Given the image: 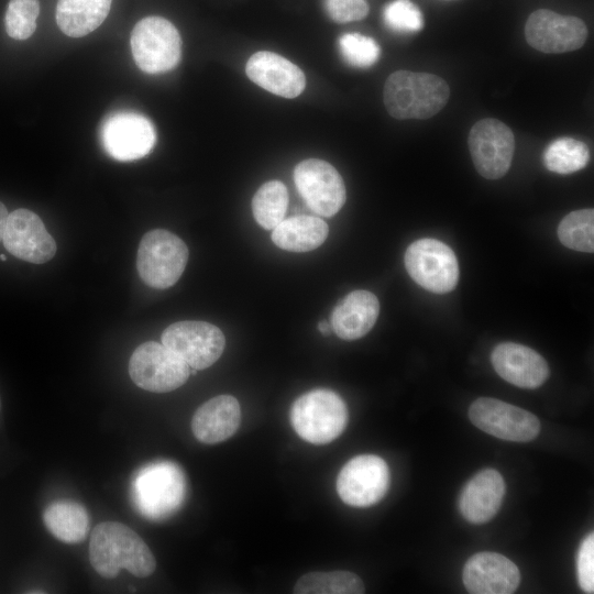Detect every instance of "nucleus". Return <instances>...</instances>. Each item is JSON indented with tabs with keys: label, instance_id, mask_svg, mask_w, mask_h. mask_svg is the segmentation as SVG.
I'll return each mask as SVG.
<instances>
[{
	"label": "nucleus",
	"instance_id": "nucleus-1",
	"mask_svg": "<svg viewBox=\"0 0 594 594\" xmlns=\"http://www.w3.org/2000/svg\"><path fill=\"white\" fill-rule=\"evenodd\" d=\"M89 560L105 579H114L121 569L138 578H146L156 568L155 558L143 539L118 521H103L94 528Z\"/></svg>",
	"mask_w": 594,
	"mask_h": 594
},
{
	"label": "nucleus",
	"instance_id": "nucleus-2",
	"mask_svg": "<svg viewBox=\"0 0 594 594\" xmlns=\"http://www.w3.org/2000/svg\"><path fill=\"white\" fill-rule=\"evenodd\" d=\"M384 105L395 119H428L448 102L450 89L441 77L410 70H397L384 85Z\"/></svg>",
	"mask_w": 594,
	"mask_h": 594
},
{
	"label": "nucleus",
	"instance_id": "nucleus-3",
	"mask_svg": "<svg viewBox=\"0 0 594 594\" xmlns=\"http://www.w3.org/2000/svg\"><path fill=\"white\" fill-rule=\"evenodd\" d=\"M132 492L135 506L144 517L164 519L182 506L186 495V477L175 462H153L138 471Z\"/></svg>",
	"mask_w": 594,
	"mask_h": 594
},
{
	"label": "nucleus",
	"instance_id": "nucleus-4",
	"mask_svg": "<svg viewBox=\"0 0 594 594\" xmlns=\"http://www.w3.org/2000/svg\"><path fill=\"white\" fill-rule=\"evenodd\" d=\"M296 433L312 444L336 440L348 424V408L336 392L316 388L298 397L289 413Z\"/></svg>",
	"mask_w": 594,
	"mask_h": 594
},
{
	"label": "nucleus",
	"instance_id": "nucleus-5",
	"mask_svg": "<svg viewBox=\"0 0 594 594\" xmlns=\"http://www.w3.org/2000/svg\"><path fill=\"white\" fill-rule=\"evenodd\" d=\"M188 256V248L179 237L164 229H154L140 241L136 270L147 286L166 289L180 278Z\"/></svg>",
	"mask_w": 594,
	"mask_h": 594
},
{
	"label": "nucleus",
	"instance_id": "nucleus-6",
	"mask_svg": "<svg viewBox=\"0 0 594 594\" xmlns=\"http://www.w3.org/2000/svg\"><path fill=\"white\" fill-rule=\"evenodd\" d=\"M130 44L136 66L147 74L168 72L180 61V35L175 25L162 16L140 20L132 30Z\"/></svg>",
	"mask_w": 594,
	"mask_h": 594
},
{
	"label": "nucleus",
	"instance_id": "nucleus-7",
	"mask_svg": "<svg viewBox=\"0 0 594 594\" xmlns=\"http://www.w3.org/2000/svg\"><path fill=\"white\" fill-rule=\"evenodd\" d=\"M129 374L142 389L168 393L187 382L190 367L163 343L148 341L133 351L129 361Z\"/></svg>",
	"mask_w": 594,
	"mask_h": 594
},
{
	"label": "nucleus",
	"instance_id": "nucleus-8",
	"mask_svg": "<svg viewBox=\"0 0 594 594\" xmlns=\"http://www.w3.org/2000/svg\"><path fill=\"white\" fill-rule=\"evenodd\" d=\"M405 267L409 276L422 288L446 294L453 290L459 280L458 260L443 242L425 238L413 242L405 252Z\"/></svg>",
	"mask_w": 594,
	"mask_h": 594
},
{
	"label": "nucleus",
	"instance_id": "nucleus-9",
	"mask_svg": "<svg viewBox=\"0 0 594 594\" xmlns=\"http://www.w3.org/2000/svg\"><path fill=\"white\" fill-rule=\"evenodd\" d=\"M162 343L180 356L190 369L205 370L223 353L226 338L212 323L186 320L169 324L162 333Z\"/></svg>",
	"mask_w": 594,
	"mask_h": 594
},
{
	"label": "nucleus",
	"instance_id": "nucleus-10",
	"mask_svg": "<svg viewBox=\"0 0 594 594\" xmlns=\"http://www.w3.org/2000/svg\"><path fill=\"white\" fill-rule=\"evenodd\" d=\"M389 486V470L378 455L361 454L349 460L337 477L339 497L349 506L369 507L378 503Z\"/></svg>",
	"mask_w": 594,
	"mask_h": 594
},
{
	"label": "nucleus",
	"instance_id": "nucleus-11",
	"mask_svg": "<svg viewBox=\"0 0 594 594\" xmlns=\"http://www.w3.org/2000/svg\"><path fill=\"white\" fill-rule=\"evenodd\" d=\"M469 150L474 167L487 179H498L509 169L515 138L504 122L486 118L477 121L470 130Z\"/></svg>",
	"mask_w": 594,
	"mask_h": 594
},
{
	"label": "nucleus",
	"instance_id": "nucleus-12",
	"mask_svg": "<svg viewBox=\"0 0 594 594\" xmlns=\"http://www.w3.org/2000/svg\"><path fill=\"white\" fill-rule=\"evenodd\" d=\"M469 418L482 431L502 440L527 442L540 430L538 418L503 400L480 397L469 408Z\"/></svg>",
	"mask_w": 594,
	"mask_h": 594
},
{
	"label": "nucleus",
	"instance_id": "nucleus-13",
	"mask_svg": "<svg viewBox=\"0 0 594 594\" xmlns=\"http://www.w3.org/2000/svg\"><path fill=\"white\" fill-rule=\"evenodd\" d=\"M294 182L307 206L319 216L332 217L345 202L343 179L326 161H301L294 169Z\"/></svg>",
	"mask_w": 594,
	"mask_h": 594
},
{
	"label": "nucleus",
	"instance_id": "nucleus-14",
	"mask_svg": "<svg viewBox=\"0 0 594 594\" xmlns=\"http://www.w3.org/2000/svg\"><path fill=\"white\" fill-rule=\"evenodd\" d=\"M103 150L114 160L127 162L146 156L155 145L156 132L144 116L121 111L108 117L100 129Z\"/></svg>",
	"mask_w": 594,
	"mask_h": 594
},
{
	"label": "nucleus",
	"instance_id": "nucleus-15",
	"mask_svg": "<svg viewBox=\"0 0 594 594\" xmlns=\"http://www.w3.org/2000/svg\"><path fill=\"white\" fill-rule=\"evenodd\" d=\"M525 36L527 43L537 51L559 54L581 48L587 38V28L576 16L540 9L529 15Z\"/></svg>",
	"mask_w": 594,
	"mask_h": 594
},
{
	"label": "nucleus",
	"instance_id": "nucleus-16",
	"mask_svg": "<svg viewBox=\"0 0 594 594\" xmlns=\"http://www.w3.org/2000/svg\"><path fill=\"white\" fill-rule=\"evenodd\" d=\"M2 242L12 255L34 264L48 262L57 250L41 218L25 208L9 213Z\"/></svg>",
	"mask_w": 594,
	"mask_h": 594
},
{
	"label": "nucleus",
	"instance_id": "nucleus-17",
	"mask_svg": "<svg viewBox=\"0 0 594 594\" xmlns=\"http://www.w3.org/2000/svg\"><path fill=\"white\" fill-rule=\"evenodd\" d=\"M463 583L472 594H510L520 582L516 564L496 552H479L464 564Z\"/></svg>",
	"mask_w": 594,
	"mask_h": 594
},
{
	"label": "nucleus",
	"instance_id": "nucleus-18",
	"mask_svg": "<svg viewBox=\"0 0 594 594\" xmlns=\"http://www.w3.org/2000/svg\"><path fill=\"white\" fill-rule=\"evenodd\" d=\"M491 361L503 380L521 388H537L549 376L546 360L535 350L519 343H499L494 348Z\"/></svg>",
	"mask_w": 594,
	"mask_h": 594
},
{
	"label": "nucleus",
	"instance_id": "nucleus-19",
	"mask_svg": "<svg viewBox=\"0 0 594 594\" xmlns=\"http://www.w3.org/2000/svg\"><path fill=\"white\" fill-rule=\"evenodd\" d=\"M248 77L271 94L296 98L306 86L301 69L287 58L268 51L253 54L245 66Z\"/></svg>",
	"mask_w": 594,
	"mask_h": 594
},
{
	"label": "nucleus",
	"instance_id": "nucleus-20",
	"mask_svg": "<svg viewBox=\"0 0 594 594\" xmlns=\"http://www.w3.org/2000/svg\"><path fill=\"white\" fill-rule=\"evenodd\" d=\"M504 494L502 474L494 469L482 470L462 488L458 502L460 513L471 524H484L496 515Z\"/></svg>",
	"mask_w": 594,
	"mask_h": 594
},
{
	"label": "nucleus",
	"instance_id": "nucleus-21",
	"mask_svg": "<svg viewBox=\"0 0 594 594\" xmlns=\"http://www.w3.org/2000/svg\"><path fill=\"white\" fill-rule=\"evenodd\" d=\"M241 422V408L232 395H219L204 403L194 414L191 430L195 438L215 444L231 438Z\"/></svg>",
	"mask_w": 594,
	"mask_h": 594
},
{
	"label": "nucleus",
	"instance_id": "nucleus-22",
	"mask_svg": "<svg viewBox=\"0 0 594 594\" xmlns=\"http://www.w3.org/2000/svg\"><path fill=\"white\" fill-rule=\"evenodd\" d=\"M380 314L377 297L356 289L343 297L331 314V328L343 340H356L374 327Z\"/></svg>",
	"mask_w": 594,
	"mask_h": 594
},
{
	"label": "nucleus",
	"instance_id": "nucleus-23",
	"mask_svg": "<svg viewBox=\"0 0 594 594\" xmlns=\"http://www.w3.org/2000/svg\"><path fill=\"white\" fill-rule=\"evenodd\" d=\"M329 227L314 216H295L283 219L272 232V241L279 249L290 252H309L319 248L327 239Z\"/></svg>",
	"mask_w": 594,
	"mask_h": 594
},
{
	"label": "nucleus",
	"instance_id": "nucleus-24",
	"mask_svg": "<svg viewBox=\"0 0 594 594\" xmlns=\"http://www.w3.org/2000/svg\"><path fill=\"white\" fill-rule=\"evenodd\" d=\"M112 0H58L55 19L61 31L70 37H81L102 24Z\"/></svg>",
	"mask_w": 594,
	"mask_h": 594
},
{
	"label": "nucleus",
	"instance_id": "nucleus-25",
	"mask_svg": "<svg viewBox=\"0 0 594 594\" xmlns=\"http://www.w3.org/2000/svg\"><path fill=\"white\" fill-rule=\"evenodd\" d=\"M43 520L47 530L65 543L81 542L89 529L86 508L74 501H56L44 510Z\"/></svg>",
	"mask_w": 594,
	"mask_h": 594
},
{
	"label": "nucleus",
	"instance_id": "nucleus-26",
	"mask_svg": "<svg viewBox=\"0 0 594 594\" xmlns=\"http://www.w3.org/2000/svg\"><path fill=\"white\" fill-rule=\"evenodd\" d=\"M295 594H361L362 580L349 571L310 572L296 582Z\"/></svg>",
	"mask_w": 594,
	"mask_h": 594
},
{
	"label": "nucleus",
	"instance_id": "nucleus-27",
	"mask_svg": "<svg viewBox=\"0 0 594 594\" xmlns=\"http://www.w3.org/2000/svg\"><path fill=\"white\" fill-rule=\"evenodd\" d=\"M288 202V191L282 182H266L252 198L254 219L262 228L274 229L285 218Z\"/></svg>",
	"mask_w": 594,
	"mask_h": 594
},
{
	"label": "nucleus",
	"instance_id": "nucleus-28",
	"mask_svg": "<svg viewBox=\"0 0 594 594\" xmlns=\"http://www.w3.org/2000/svg\"><path fill=\"white\" fill-rule=\"evenodd\" d=\"M590 162L587 145L572 138H559L552 141L543 152V164L550 172L572 174L584 168Z\"/></svg>",
	"mask_w": 594,
	"mask_h": 594
},
{
	"label": "nucleus",
	"instance_id": "nucleus-29",
	"mask_svg": "<svg viewBox=\"0 0 594 594\" xmlns=\"http://www.w3.org/2000/svg\"><path fill=\"white\" fill-rule=\"evenodd\" d=\"M594 210L580 209L566 215L558 227L560 242L579 252L594 251Z\"/></svg>",
	"mask_w": 594,
	"mask_h": 594
},
{
	"label": "nucleus",
	"instance_id": "nucleus-30",
	"mask_svg": "<svg viewBox=\"0 0 594 594\" xmlns=\"http://www.w3.org/2000/svg\"><path fill=\"white\" fill-rule=\"evenodd\" d=\"M38 0H10L4 15L8 35L14 40L29 38L36 30Z\"/></svg>",
	"mask_w": 594,
	"mask_h": 594
},
{
	"label": "nucleus",
	"instance_id": "nucleus-31",
	"mask_svg": "<svg viewBox=\"0 0 594 594\" xmlns=\"http://www.w3.org/2000/svg\"><path fill=\"white\" fill-rule=\"evenodd\" d=\"M339 50L343 59L358 68L374 65L381 54L380 45L375 40L360 33L343 34L339 38Z\"/></svg>",
	"mask_w": 594,
	"mask_h": 594
},
{
	"label": "nucleus",
	"instance_id": "nucleus-32",
	"mask_svg": "<svg viewBox=\"0 0 594 594\" xmlns=\"http://www.w3.org/2000/svg\"><path fill=\"white\" fill-rule=\"evenodd\" d=\"M383 19L386 26L397 33H414L424 28L422 13L410 0H393L387 3Z\"/></svg>",
	"mask_w": 594,
	"mask_h": 594
},
{
	"label": "nucleus",
	"instance_id": "nucleus-33",
	"mask_svg": "<svg viewBox=\"0 0 594 594\" xmlns=\"http://www.w3.org/2000/svg\"><path fill=\"white\" fill-rule=\"evenodd\" d=\"M576 573L580 587L594 592V535L588 534L580 544L576 556Z\"/></svg>",
	"mask_w": 594,
	"mask_h": 594
},
{
	"label": "nucleus",
	"instance_id": "nucleus-34",
	"mask_svg": "<svg viewBox=\"0 0 594 594\" xmlns=\"http://www.w3.org/2000/svg\"><path fill=\"white\" fill-rule=\"evenodd\" d=\"M328 15L338 23H348L364 19L369 13L366 0H324Z\"/></svg>",
	"mask_w": 594,
	"mask_h": 594
},
{
	"label": "nucleus",
	"instance_id": "nucleus-35",
	"mask_svg": "<svg viewBox=\"0 0 594 594\" xmlns=\"http://www.w3.org/2000/svg\"><path fill=\"white\" fill-rule=\"evenodd\" d=\"M8 216H9V212L6 206L0 201V242L2 241V238H3V231H4Z\"/></svg>",
	"mask_w": 594,
	"mask_h": 594
},
{
	"label": "nucleus",
	"instance_id": "nucleus-36",
	"mask_svg": "<svg viewBox=\"0 0 594 594\" xmlns=\"http://www.w3.org/2000/svg\"><path fill=\"white\" fill-rule=\"evenodd\" d=\"M318 330L323 334V336H329L332 328H331V324L327 321H320L318 323Z\"/></svg>",
	"mask_w": 594,
	"mask_h": 594
},
{
	"label": "nucleus",
	"instance_id": "nucleus-37",
	"mask_svg": "<svg viewBox=\"0 0 594 594\" xmlns=\"http://www.w3.org/2000/svg\"><path fill=\"white\" fill-rule=\"evenodd\" d=\"M0 258H1L2 261H4L7 257L2 254V255H0Z\"/></svg>",
	"mask_w": 594,
	"mask_h": 594
}]
</instances>
